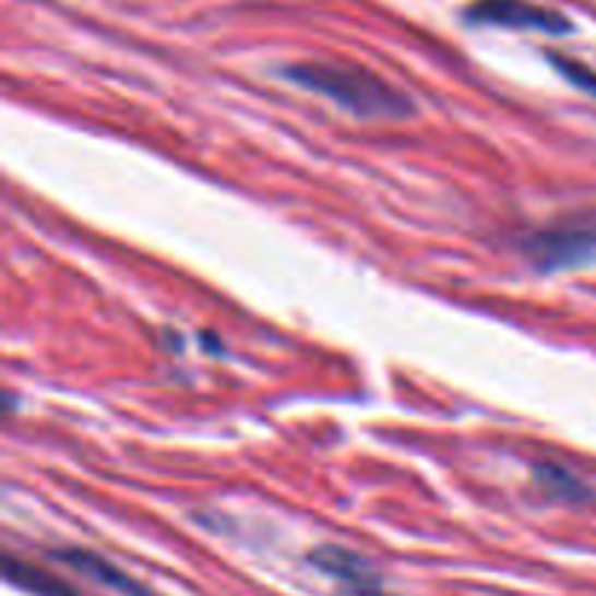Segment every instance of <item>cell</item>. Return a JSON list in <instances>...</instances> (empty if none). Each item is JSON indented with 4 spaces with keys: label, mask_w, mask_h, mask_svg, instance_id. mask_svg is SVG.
<instances>
[{
    "label": "cell",
    "mask_w": 596,
    "mask_h": 596,
    "mask_svg": "<svg viewBox=\"0 0 596 596\" xmlns=\"http://www.w3.org/2000/svg\"><path fill=\"white\" fill-rule=\"evenodd\" d=\"M283 76L311 94L326 96L337 108L361 117V120H405L416 111L414 99L396 85L361 64H326L306 61L283 70Z\"/></svg>",
    "instance_id": "6da1fadb"
},
{
    "label": "cell",
    "mask_w": 596,
    "mask_h": 596,
    "mask_svg": "<svg viewBox=\"0 0 596 596\" xmlns=\"http://www.w3.org/2000/svg\"><path fill=\"white\" fill-rule=\"evenodd\" d=\"M524 253L541 274L596 265V218H571L536 230L524 242Z\"/></svg>",
    "instance_id": "7a4b0ae2"
},
{
    "label": "cell",
    "mask_w": 596,
    "mask_h": 596,
    "mask_svg": "<svg viewBox=\"0 0 596 596\" xmlns=\"http://www.w3.org/2000/svg\"><path fill=\"white\" fill-rule=\"evenodd\" d=\"M468 24L506 26V29H529V33L564 35L571 33V21L541 3L529 0H475L466 9Z\"/></svg>",
    "instance_id": "3957f363"
},
{
    "label": "cell",
    "mask_w": 596,
    "mask_h": 596,
    "mask_svg": "<svg viewBox=\"0 0 596 596\" xmlns=\"http://www.w3.org/2000/svg\"><path fill=\"white\" fill-rule=\"evenodd\" d=\"M56 559H61L64 564H70L73 571H79L87 580H94L96 585H105V588L120 591L122 596H148L143 585L131 580L129 573H122L117 564H111L108 559H103L99 553H91V550H79V547H70V550H59Z\"/></svg>",
    "instance_id": "277c9868"
},
{
    "label": "cell",
    "mask_w": 596,
    "mask_h": 596,
    "mask_svg": "<svg viewBox=\"0 0 596 596\" xmlns=\"http://www.w3.org/2000/svg\"><path fill=\"white\" fill-rule=\"evenodd\" d=\"M309 562L323 571L326 576L337 580L344 588H358V585H370V582H379L376 571L370 568V562H363L361 556H355L353 550H344V547L323 545L314 547L309 556Z\"/></svg>",
    "instance_id": "5b68a950"
},
{
    "label": "cell",
    "mask_w": 596,
    "mask_h": 596,
    "mask_svg": "<svg viewBox=\"0 0 596 596\" xmlns=\"http://www.w3.org/2000/svg\"><path fill=\"white\" fill-rule=\"evenodd\" d=\"M533 477H536L538 489L545 494H550L553 501L585 503L596 498L585 480H580V477L573 475V472H568L564 466H556V463H536V466H533Z\"/></svg>",
    "instance_id": "8992f818"
},
{
    "label": "cell",
    "mask_w": 596,
    "mask_h": 596,
    "mask_svg": "<svg viewBox=\"0 0 596 596\" xmlns=\"http://www.w3.org/2000/svg\"><path fill=\"white\" fill-rule=\"evenodd\" d=\"M3 576H7V582L33 596H79V591L70 588L68 582H61L59 576H52V573L41 571L35 564L21 562L15 556L3 559Z\"/></svg>",
    "instance_id": "52a82bcc"
},
{
    "label": "cell",
    "mask_w": 596,
    "mask_h": 596,
    "mask_svg": "<svg viewBox=\"0 0 596 596\" xmlns=\"http://www.w3.org/2000/svg\"><path fill=\"white\" fill-rule=\"evenodd\" d=\"M344 596H393L381 588V582H370V585H358V588H344Z\"/></svg>",
    "instance_id": "ba28073f"
}]
</instances>
